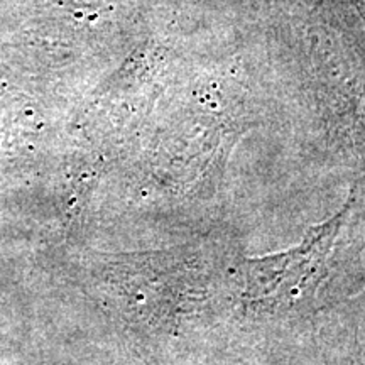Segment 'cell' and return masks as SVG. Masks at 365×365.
Here are the masks:
<instances>
[{"label": "cell", "instance_id": "obj_1", "mask_svg": "<svg viewBox=\"0 0 365 365\" xmlns=\"http://www.w3.org/2000/svg\"><path fill=\"white\" fill-rule=\"evenodd\" d=\"M341 215L313 227L303 242L284 252L249 259L244 267L245 296L250 301L286 304L303 298L318 282Z\"/></svg>", "mask_w": 365, "mask_h": 365}]
</instances>
